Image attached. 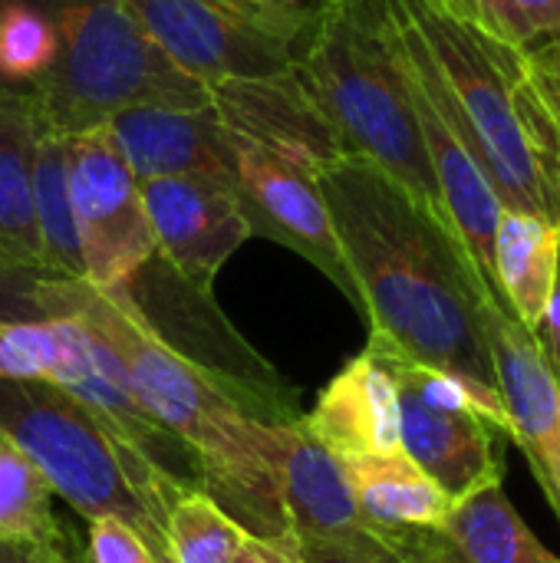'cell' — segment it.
<instances>
[{
  "label": "cell",
  "instance_id": "7a4b0ae2",
  "mask_svg": "<svg viewBox=\"0 0 560 563\" xmlns=\"http://www.w3.org/2000/svg\"><path fill=\"white\" fill-rule=\"evenodd\" d=\"M3 317H73L125 369L155 422L191 455L201 492L251 538L294 554L277 482L281 422L248 409L231 379L215 376L162 340L132 290H102L76 277L23 274L0 280Z\"/></svg>",
  "mask_w": 560,
  "mask_h": 563
},
{
  "label": "cell",
  "instance_id": "44dd1931",
  "mask_svg": "<svg viewBox=\"0 0 560 563\" xmlns=\"http://www.w3.org/2000/svg\"><path fill=\"white\" fill-rule=\"evenodd\" d=\"M0 544L63 548L50 482L7 439H0Z\"/></svg>",
  "mask_w": 560,
  "mask_h": 563
},
{
  "label": "cell",
  "instance_id": "83f0119b",
  "mask_svg": "<svg viewBox=\"0 0 560 563\" xmlns=\"http://www.w3.org/2000/svg\"><path fill=\"white\" fill-rule=\"evenodd\" d=\"M528 53V63H531V76H535V86L545 99V109L554 122L560 135V36L548 40V43H538L535 49H525Z\"/></svg>",
  "mask_w": 560,
  "mask_h": 563
},
{
  "label": "cell",
  "instance_id": "4fadbf2b",
  "mask_svg": "<svg viewBox=\"0 0 560 563\" xmlns=\"http://www.w3.org/2000/svg\"><path fill=\"white\" fill-rule=\"evenodd\" d=\"M135 181L198 175L231 185V162L224 142V122L215 102L178 109V106H142L112 115L102 125Z\"/></svg>",
  "mask_w": 560,
  "mask_h": 563
},
{
  "label": "cell",
  "instance_id": "7402d4cb",
  "mask_svg": "<svg viewBox=\"0 0 560 563\" xmlns=\"http://www.w3.org/2000/svg\"><path fill=\"white\" fill-rule=\"evenodd\" d=\"M251 534L201 488L172 501L165 518V551L172 563H231Z\"/></svg>",
  "mask_w": 560,
  "mask_h": 563
},
{
  "label": "cell",
  "instance_id": "f1b7e54d",
  "mask_svg": "<svg viewBox=\"0 0 560 563\" xmlns=\"http://www.w3.org/2000/svg\"><path fill=\"white\" fill-rule=\"evenodd\" d=\"M0 563H73L66 548H20L0 544Z\"/></svg>",
  "mask_w": 560,
  "mask_h": 563
},
{
  "label": "cell",
  "instance_id": "603a6c76",
  "mask_svg": "<svg viewBox=\"0 0 560 563\" xmlns=\"http://www.w3.org/2000/svg\"><path fill=\"white\" fill-rule=\"evenodd\" d=\"M56 59V26L40 0H0V86L33 89Z\"/></svg>",
  "mask_w": 560,
  "mask_h": 563
},
{
  "label": "cell",
  "instance_id": "5b68a950",
  "mask_svg": "<svg viewBox=\"0 0 560 563\" xmlns=\"http://www.w3.org/2000/svg\"><path fill=\"white\" fill-rule=\"evenodd\" d=\"M294 73L343 155L373 162L442 214L386 0H314Z\"/></svg>",
  "mask_w": 560,
  "mask_h": 563
},
{
  "label": "cell",
  "instance_id": "8992f818",
  "mask_svg": "<svg viewBox=\"0 0 560 563\" xmlns=\"http://www.w3.org/2000/svg\"><path fill=\"white\" fill-rule=\"evenodd\" d=\"M0 439L13 442L73 511L86 521L119 518L155 558L165 551V518L185 482L158 468L112 432L73 393L36 379H0Z\"/></svg>",
  "mask_w": 560,
  "mask_h": 563
},
{
  "label": "cell",
  "instance_id": "4dcf8cb0",
  "mask_svg": "<svg viewBox=\"0 0 560 563\" xmlns=\"http://www.w3.org/2000/svg\"><path fill=\"white\" fill-rule=\"evenodd\" d=\"M155 563H172V558H155Z\"/></svg>",
  "mask_w": 560,
  "mask_h": 563
},
{
  "label": "cell",
  "instance_id": "ac0fdd59",
  "mask_svg": "<svg viewBox=\"0 0 560 563\" xmlns=\"http://www.w3.org/2000/svg\"><path fill=\"white\" fill-rule=\"evenodd\" d=\"M360 515L373 531H403V528H442L452 498L403 452L393 455H363L343 462Z\"/></svg>",
  "mask_w": 560,
  "mask_h": 563
},
{
  "label": "cell",
  "instance_id": "6da1fadb",
  "mask_svg": "<svg viewBox=\"0 0 560 563\" xmlns=\"http://www.w3.org/2000/svg\"><path fill=\"white\" fill-rule=\"evenodd\" d=\"M317 181L370 333L403 360L465 383L512 439L488 350L492 313L505 307L452 224L366 158L340 155Z\"/></svg>",
  "mask_w": 560,
  "mask_h": 563
},
{
  "label": "cell",
  "instance_id": "7c38bea8",
  "mask_svg": "<svg viewBox=\"0 0 560 563\" xmlns=\"http://www.w3.org/2000/svg\"><path fill=\"white\" fill-rule=\"evenodd\" d=\"M498 396L512 426V442L528 455L545 498L560 518V386L538 336L515 313L495 310L488 323Z\"/></svg>",
  "mask_w": 560,
  "mask_h": 563
},
{
  "label": "cell",
  "instance_id": "f546056e",
  "mask_svg": "<svg viewBox=\"0 0 560 563\" xmlns=\"http://www.w3.org/2000/svg\"><path fill=\"white\" fill-rule=\"evenodd\" d=\"M231 563H300L294 554H287V551H281V548H274V544H267V541H261V538H248L244 541V548L238 551V558Z\"/></svg>",
  "mask_w": 560,
  "mask_h": 563
},
{
  "label": "cell",
  "instance_id": "ffe728a7",
  "mask_svg": "<svg viewBox=\"0 0 560 563\" xmlns=\"http://www.w3.org/2000/svg\"><path fill=\"white\" fill-rule=\"evenodd\" d=\"M33 208L43 247V277H83V257L76 241L73 201H69V155L66 135L36 122L33 142Z\"/></svg>",
  "mask_w": 560,
  "mask_h": 563
},
{
  "label": "cell",
  "instance_id": "4316f807",
  "mask_svg": "<svg viewBox=\"0 0 560 563\" xmlns=\"http://www.w3.org/2000/svg\"><path fill=\"white\" fill-rule=\"evenodd\" d=\"M294 558L300 563H406L373 528L343 541L297 544Z\"/></svg>",
  "mask_w": 560,
  "mask_h": 563
},
{
  "label": "cell",
  "instance_id": "8fae6325",
  "mask_svg": "<svg viewBox=\"0 0 560 563\" xmlns=\"http://www.w3.org/2000/svg\"><path fill=\"white\" fill-rule=\"evenodd\" d=\"M155 257L191 294L208 297L221 267L251 241V224L231 185L198 175L139 181Z\"/></svg>",
  "mask_w": 560,
  "mask_h": 563
},
{
  "label": "cell",
  "instance_id": "3957f363",
  "mask_svg": "<svg viewBox=\"0 0 560 563\" xmlns=\"http://www.w3.org/2000/svg\"><path fill=\"white\" fill-rule=\"evenodd\" d=\"M399 56L446 112L505 211L560 224V135L528 53L495 40L446 0H386Z\"/></svg>",
  "mask_w": 560,
  "mask_h": 563
},
{
  "label": "cell",
  "instance_id": "30bf717a",
  "mask_svg": "<svg viewBox=\"0 0 560 563\" xmlns=\"http://www.w3.org/2000/svg\"><path fill=\"white\" fill-rule=\"evenodd\" d=\"M152 43L208 89L294 73L297 40L257 26L215 0H122Z\"/></svg>",
  "mask_w": 560,
  "mask_h": 563
},
{
  "label": "cell",
  "instance_id": "277c9868",
  "mask_svg": "<svg viewBox=\"0 0 560 563\" xmlns=\"http://www.w3.org/2000/svg\"><path fill=\"white\" fill-rule=\"evenodd\" d=\"M224 122L231 191L254 238L277 241L310 261L356 310L360 294L347 267L320 168L343 155L297 73L281 79H241L211 89Z\"/></svg>",
  "mask_w": 560,
  "mask_h": 563
},
{
  "label": "cell",
  "instance_id": "5bb4252c",
  "mask_svg": "<svg viewBox=\"0 0 560 563\" xmlns=\"http://www.w3.org/2000/svg\"><path fill=\"white\" fill-rule=\"evenodd\" d=\"M406 563H560L515 511L502 485L452 505L442 528L376 531Z\"/></svg>",
  "mask_w": 560,
  "mask_h": 563
},
{
  "label": "cell",
  "instance_id": "ba28073f",
  "mask_svg": "<svg viewBox=\"0 0 560 563\" xmlns=\"http://www.w3.org/2000/svg\"><path fill=\"white\" fill-rule=\"evenodd\" d=\"M389 360L399 389V449L452 501H462L505 478V432L479 396L449 373L403 360L370 333Z\"/></svg>",
  "mask_w": 560,
  "mask_h": 563
},
{
  "label": "cell",
  "instance_id": "484cf974",
  "mask_svg": "<svg viewBox=\"0 0 560 563\" xmlns=\"http://www.w3.org/2000/svg\"><path fill=\"white\" fill-rule=\"evenodd\" d=\"M218 7L231 10L234 16H244L257 26H267L274 33H284L290 40H304L314 13V0H215Z\"/></svg>",
  "mask_w": 560,
  "mask_h": 563
},
{
  "label": "cell",
  "instance_id": "2e32d148",
  "mask_svg": "<svg viewBox=\"0 0 560 563\" xmlns=\"http://www.w3.org/2000/svg\"><path fill=\"white\" fill-rule=\"evenodd\" d=\"M277 482L294 551L297 544L343 541L370 531L360 515L347 465L327 452L300 426V419L281 422L277 429Z\"/></svg>",
  "mask_w": 560,
  "mask_h": 563
},
{
  "label": "cell",
  "instance_id": "d4e9b609",
  "mask_svg": "<svg viewBox=\"0 0 560 563\" xmlns=\"http://www.w3.org/2000/svg\"><path fill=\"white\" fill-rule=\"evenodd\" d=\"M86 558L89 563H155V554L139 538V531L119 518H92L89 521Z\"/></svg>",
  "mask_w": 560,
  "mask_h": 563
},
{
  "label": "cell",
  "instance_id": "52a82bcc",
  "mask_svg": "<svg viewBox=\"0 0 560 563\" xmlns=\"http://www.w3.org/2000/svg\"><path fill=\"white\" fill-rule=\"evenodd\" d=\"M56 26L53 69L30 89L33 115L59 135L102 129L142 106H205L211 89L178 69L122 0H40Z\"/></svg>",
  "mask_w": 560,
  "mask_h": 563
},
{
  "label": "cell",
  "instance_id": "e0dca14e",
  "mask_svg": "<svg viewBox=\"0 0 560 563\" xmlns=\"http://www.w3.org/2000/svg\"><path fill=\"white\" fill-rule=\"evenodd\" d=\"M36 115L30 89L0 86V280L43 274L33 208Z\"/></svg>",
  "mask_w": 560,
  "mask_h": 563
},
{
  "label": "cell",
  "instance_id": "d6986e66",
  "mask_svg": "<svg viewBox=\"0 0 560 563\" xmlns=\"http://www.w3.org/2000/svg\"><path fill=\"white\" fill-rule=\"evenodd\" d=\"M560 277V224L502 211L495 231V284L521 327H541Z\"/></svg>",
  "mask_w": 560,
  "mask_h": 563
},
{
  "label": "cell",
  "instance_id": "9c48e42d",
  "mask_svg": "<svg viewBox=\"0 0 560 563\" xmlns=\"http://www.w3.org/2000/svg\"><path fill=\"white\" fill-rule=\"evenodd\" d=\"M66 155L83 280L102 290H132L155 261L139 181L106 129L66 135Z\"/></svg>",
  "mask_w": 560,
  "mask_h": 563
},
{
  "label": "cell",
  "instance_id": "9a60e30c",
  "mask_svg": "<svg viewBox=\"0 0 560 563\" xmlns=\"http://www.w3.org/2000/svg\"><path fill=\"white\" fill-rule=\"evenodd\" d=\"M300 426L340 462L393 455L399 449V389L383 350L370 340L320 393Z\"/></svg>",
  "mask_w": 560,
  "mask_h": 563
},
{
  "label": "cell",
  "instance_id": "cb8c5ba5",
  "mask_svg": "<svg viewBox=\"0 0 560 563\" xmlns=\"http://www.w3.org/2000/svg\"><path fill=\"white\" fill-rule=\"evenodd\" d=\"M459 16L495 40L535 49L560 36V0H446Z\"/></svg>",
  "mask_w": 560,
  "mask_h": 563
}]
</instances>
